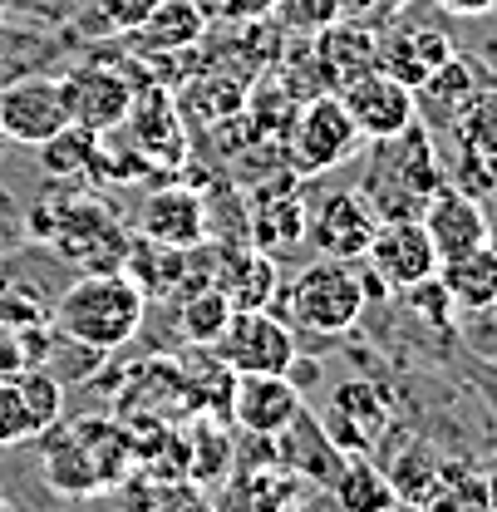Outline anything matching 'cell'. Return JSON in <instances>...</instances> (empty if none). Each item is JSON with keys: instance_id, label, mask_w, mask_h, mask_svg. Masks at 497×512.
I'll list each match as a JSON object with an SVG mask.
<instances>
[{"instance_id": "cell-11", "label": "cell", "mask_w": 497, "mask_h": 512, "mask_svg": "<svg viewBox=\"0 0 497 512\" xmlns=\"http://www.w3.org/2000/svg\"><path fill=\"white\" fill-rule=\"evenodd\" d=\"M64 414V384L50 370L0 375V448L35 444Z\"/></svg>"}, {"instance_id": "cell-17", "label": "cell", "mask_w": 497, "mask_h": 512, "mask_svg": "<svg viewBox=\"0 0 497 512\" xmlns=\"http://www.w3.org/2000/svg\"><path fill=\"white\" fill-rule=\"evenodd\" d=\"M419 222H424V232H429V242H434L438 261L463 256V252H473V247H488V242H493V222H488L483 202H478L473 192L453 188V183H443V188L429 197V207H424Z\"/></svg>"}, {"instance_id": "cell-24", "label": "cell", "mask_w": 497, "mask_h": 512, "mask_svg": "<svg viewBox=\"0 0 497 512\" xmlns=\"http://www.w3.org/2000/svg\"><path fill=\"white\" fill-rule=\"evenodd\" d=\"M192 252H178V247H163V242H153V237H128L124 247V271L128 281L143 291V301H163V296H173L178 286H183V276H192Z\"/></svg>"}, {"instance_id": "cell-16", "label": "cell", "mask_w": 497, "mask_h": 512, "mask_svg": "<svg viewBox=\"0 0 497 512\" xmlns=\"http://www.w3.org/2000/svg\"><path fill=\"white\" fill-rule=\"evenodd\" d=\"M64 109H69V124L89 128V133H109L128 119V104H133V84L124 74L104 69V64H84L74 69L69 79H60Z\"/></svg>"}, {"instance_id": "cell-18", "label": "cell", "mask_w": 497, "mask_h": 512, "mask_svg": "<svg viewBox=\"0 0 497 512\" xmlns=\"http://www.w3.org/2000/svg\"><path fill=\"white\" fill-rule=\"evenodd\" d=\"M276 256L256 252L251 242H232V247H217L212 252V286L227 296L232 311H266L281 291L276 281Z\"/></svg>"}, {"instance_id": "cell-12", "label": "cell", "mask_w": 497, "mask_h": 512, "mask_svg": "<svg viewBox=\"0 0 497 512\" xmlns=\"http://www.w3.org/2000/svg\"><path fill=\"white\" fill-rule=\"evenodd\" d=\"M340 104H345V114L355 119V128H360L365 143L389 138V133H399V128H409L414 119H419V99H414V89L399 84V79L384 74V69H370V74L350 79V84L340 89Z\"/></svg>"}, {"instance_id": "cell-7", "label": "cell", "mask_w": 497, "mask_h": 512, "mask_svg": "<svg viewBox=\"0 0 497 512\" xmlns=\"http://www.w3.org/2000/svg\"><path fill=\"white\" fill-rule=\"evenodd\" d=\"M232 375H291L301 350H296V330L266 311H232L227 325L217 330V340L207 345Z\"/></svg>"}, {"instance_id": "cell-22", "label": "cell", "mask_w": 497, "mask_h": 512, "mask_svg": "<svg viewBox=\"0 0 497 512\" xmlns=\"http://www.w3.org/2000/svg\"><path fill=\"white\" fill-rule=\"evenodd\" d=\"M453 55V40L434 30V25H394V30H379V69L394 74L399 84L419 89L438 64Z\"/></svg>"}, {"instance_id": "cell-8", "label": "cell", "mask_w": 497, "mask_h": 512, "mask_svg": "<svg viewBox=\"0 0 497 512\" xmlns=\"http://www.w3.org/2000/svg\"><path fill=\"white\" fill-rule=\"evenodd\" d=\"M306 237V192L291 168L266 173L247 192V242L256 252L276 256Z\"/></svg>"}, {"instance_id": "cell-6", "label": "cell", "mask_w": 497, "mask_h": 512, "mask_svg": "<svg viewBox=\"0 0 497 512\" xmlns=\"http://www.w3.org/2000/svg\"><path fill=\"white\" fill-rule=\"evenodd\" d=\"M35 227H40V237L55 242V252L69 256L84 271H119L124 266L128 232L119 227V217L104 202H94V197H64V202L40 207Z\"/></svg>"}, {"instance_id": "cell-9", "label": "cell", "mask_w": 497, "mask_h": 512, "mask_svg": "<svg viewBox=\"0 0 497 512\" xmlns=\"http://www.w3.org/2000/svg\"><path fill=\"white\" fill-rule=\"evenodd\" d=\"M365 261H370V276L384 291H414L429 276H438V252L419 217L379 222L370 247H365Z\"/></svg>"}, {"instance_id": "cell-21", "label": "cell", "mask_w": 497, "mask_h": 512, "mask_svg": "<svg viewBox=\"0 0 497 512\" xmlns=\"http://www.w3.org/2000/svg\"><path fill=\"white\" fill-rule=\"evenodd\" d=\"M124 124H133V143H138V153H143L148 163H158V168H178V163H183L187 128H183V114L173 109V94H168V89H143V94H133Z\"/></svg>"}, {"instance_id": "cell-10", "label": "cell", "mask_w": 497, "mask_h": 512, "mask_svg": "<svg viewBox=\"0 0 497 512\" xmlns=\"http://www.w3.org/2000/svg\"><path fill=\"white\" fill-rule=\"evenodd\" d=\"M374 227H379V217L360 197V188H335L320 192L306 207V237L301 242H311L320 256H335V261H360Z\"/></svg>"}, {"instance_id": "cell-23", "label": "cell", "mask_w": 497, "mask_h": 512, "mask_svg": "<svg viewBox=\"0 0 497 512\" xmlns=\"http://www.w3.org/2000/svg\"><path fill=\"white\" fill-rule=\"evenodd\" d=\"M384 424H389V399H384L379 384H340V389H335L325 434L345 448V453L370 448L374 439L384 434Z\"/></svg>"}, {"instance_id": "cell-19", "label": "cell", "mask_w": 497, "mask_h": 512, "mask_svg": "<svg viewBox=\"0 0 497 512\" xmlns=\"http://www.w3.org/2000/svg\"><path fill=\"white\" fill-rule=\"evenodd\" d=\"M311 55L320 69V84L330 94H340L350 79L379 69V30L374 25H355V20H330L325 30L311 35Z\"/></svg>"}, {"instance_id": "cell-43", "label": "cell", "mask_w": 497, "mask_h": 512, "mask_svg": "<svg viewBox=\"0 0 497 512\" xmlns=\"http://www.w3.org/2000/svg\"><path fill=\"white\" fill-rule=\"evenodd\" d=\"M399 5H409V0H399Z\"/></svg>"}, {"instance_id": "cell-29", "label": "cell", "mask_w": 497, "mask_h": 512, "mask_svg": "<svg viewBox=\"0 0 497 512\" xmlns=\"http://www.w3.org/2000/svg\"><path fill=\"white\" fill-rule=\"evenodd\" d=\"M124 503L128 512H217L192 478H153V473H138V468L128 473Z\"/></svg>"}, {"instance_id": "cell-27", "label": "cell", "mask_w": 497, "mask_h": 512, "mask_svg": "<svg viewBox=\"0 0 497 512\" xmlns=\"http://www.w3.org/2000/svg\"><path fill=\"white\" fill-rule=\"evenodd\" d=\"M448 128H453L458 153H473V158L497 168V84L483 79L473 94H463L448 109Z\"/></svg>"}, {"instance_id": "cell-44", "label": "cell", "mask_w": 497, "mask_h": 512, "mask_svg": "<svg viewBox=\"0 0 497 512\" xmlns=\"http://www.w3.org/2000/svg\"><path fill=\"white\" fill-rule=\"evenodd\" d=\"M0 143H5V133H0Z\"/></svg>"}, {"instance_id": "cell-28", "label": "cell", "mask_w": 497, "mask_h": 512, "mask_svg": "<svg viewBox=\"0 0 497 512\" xmlns=\"http://www.w3.org/2000/svg\"><path fill=\"white\" fill-rule=\"evenodd\" d=\"M178 439H183V478H192L197 488L202 483H222L232 473V434H227V424L217 414H202Z\"/></svg>"}, {"instance_id": "cell-1", "label": "cell", "mask_w": 497, "mask_h": 512, "mask_svg": "<svg viewBox=\"0 0 497 512\" xmlns=\"http://www.w3.org/2000/svg\"><path fill=\"white\" fill-rule=\"evenodd\" d=\"M40 473L64 498H94L109 488H124L133 473V444L128 424L114 414H84V419H55L40 439Z\"/></svg>"}, {"instance_id": "cell-39", "label": "cell", "mask_w": 497, "mask_h": 512, "mask_svg": "<svg viewBox=\"0 0 497 512\" xmlns=\"http://www.w3.org/2000/svg\"><path fill=\"white\" fill-rule=\"evenodd\" d=\"M394 10H399V0H335V15L340 20H355V25H384V20H394Z\"/></svg>"}, {"instance_id": "cell-36", "label": "cell", "mask_w": 497, "mask_h": 512, "mask_svg": "<svg viewBox=\"0 0 497 512\" xmlns=\"http://www.w3.org/2000/svg\"><path fill=\"white\" fill-rule=\"evenodd\" d=\"M242 503L251 512H296L301 508V478L286 473V468L251 473V483L242 488Z\"/></svg>"}, {"instance_id": "cell-5", "label": "cell", "mask_w": 497, "mask_h": 512, "mask_svg": "<svg viewBox=\"0 0 497 512\" xmlns=\"http://www.w3.org/2000/svg\"><path fill=\"white\" fill-rule=\"evenodd\" d=\"M360 143H365V138H360L355 119L345 114L340 94L320 89L311 99H301L296 119H291L286 138H281V158H286V168L306 183V178H320V173L350 163V158L360 153Z\"/></svg>"}, {"instance_id": "cell-32", "label": "cell", "mask_w": 497, "mask_h": 512, "mask_svg": "<svg viewBox=\"0 0 497 512\" xmlns=\"http://www.w3.org/2000/svg\"><path fill=\"white\" fill-rule=\"evenodd\" d=\"M227 316H232V306H227V296H222L212 281L183 291V301H178V325H183L187 345H212L217 330L227 325Z\"/></svg>"}, {"instance_id": "cell-35", "label": "cell", "mask_w": 497, "mask_h": 512, "mask_svg": "<svg viewBox=\"0 0 497 512\" xmlns=\"http://www.w3.org/2000/svg\"><path fill=\"white\" fill-rule=\"evenodd\" d=\"M94 158H99V133H89V128H79V124L60 128L50 143H40V163L50 173H60V178L94 168Z\"/></svg>"}, {"instance_id": "cell-4", "label": "cell", "mask_w": 497, "mask_h": 512, "mask_svg": "<svg viewBox=\"0 0 497 512\" xmlns=\"http://www.w3.org/2000/svg\"><path fill=\"white\" fill-rule=\"evenodd\" d=\"M276 296H281L286 325H301L311 335H345L370 306V276L355 271L350 261L320 256L311 266H301L291 276V286Z\"/></svg>"}, {"instance_id": "cell-30", "label": "cell", "mask_w": 497, "mask_h": 512, "mask_svg": "<svg viewBox=\"0 0 497 512\" xmlns=\"http://www.w3.org/2000/svg\"><path fill=\"white\" fill-rule=\"evenodd\" d=\"M330 493H335L340 512H389L399 503L394 488H389V473L374 468L370 458H360V453L345 458V468H340V478L330 483Z\"/></svg>"}, {"instance_id": "cell-34", "label": "cell", "mask_w": 497, "mask_h": 512, "mask_svg": "<svg viewBox=\"0 0 497 512\" xmlns=\"http://www.w3.org/2000/svg\"><path fill=\"white\" fill-rule=\"evenodd\" d=\"M438 473H443V458H438L434 448L409 444L399 458H394V468H389V488H394L399 503L419 508V503L429 498V488L438 483Z\"/></svg>"}, {"instance_id": "cell-2", "label": "cell", "mask_w": 497, "mask_h": 512, "mask_svg": "<svg viewBox=\"0 0 497 512\" xmlns=\"http://www.w3.org/2000/svg\"><path fill=\"white\" fill-rule=\"evenodd\" d=\"M443 183H448V168L438 158L434 133L424 128V119H414L409 128L370 143L360 197L370 202V212L379 222H399V217H424L429 197Z\"/></svg>"}, {"instance_id": "cell-41", "label": "cell", "mask_w": 497, "mask_h": 512, "mask_svg": "<svg viewBox=\"0 0 497 512\" xmlns=\"http://www.w3.org/2000/svg\"><path fill=\"white\" fill-rule=\"evenodd\" d=\"M438 10H448V15H488L497 10V0H434Z\"/></svg>"}, {"instance_id": "cell-3", "label": "cell", "mask_w": 497, "mask_h": 512, "mask_svg": "<svg viewBox=\"0 0 497 512\" xmlns=\"http://www.w3.org/2000/svg\"><path fill=\"white\" fill-rule=\"evenodd\" d=\"M143 291L128 281L124 271H84L55 306V325H60L64 340H74L79 350H94V355H109V350H124L128 340L138 335L143 325Z\"/></svg>"}, {"instance_id": "cell-45", "label": "cell", "mask_w": 497, "mask_h": 512, "mask_svg": "<svg viewBox=\"0 0 497 512\" xmlns=\"http://www.w3.org/2000/svg\"><path fill=\"white\" fill-rule=\"evenodd\" d=\"M493 192H497V183H493Z\"/></svg>"}, {"instance_id": "cell-25", "label": "cell", "mask_w": 497, "mask_h": 512, "mask_svg": "<svg viewBox=\"0 0 497 512\" xmlns=\"http://www.w3.org/2000/svg\"><path fill=\"white\" fill-rule=\"evenodd\" d=\"M202 35H207V10H202L197 0H158V5L128 30V40H133L138 50H158V55L192 50Z\"/></svg>"}, {"instance_id": "cell-33", "label": "cell", "mask_w": 497, "mask_h": 512, "mask_svg": "<svg viewBox=\"0 0 497 512\" xmlns=\"http://www.w3.org/2000/svg\"><path fill=\"white\" fill-rule=\"evenodd\" d=\"M478 84H483V69L453 50V55H448V60L438 64L434 74L414 89V99H419V104H429V109H438V114H448V109H453L463 94H473Z\"/></svg>"}, {"instance_id": "cell-37", "label": "cell", "mask_w": 497, "mask_h": 512, "mask_svg": "<svg viewBox=\"0 0 497 512\" xmlns=\"http://www.w3.org/2000/svg\"><path fill=\"white\" fill-rule=\"evenodd\" d=\"M271 15H276V25L291 30L296 40H301V35L311 40L315 30H325L330 20H340V15H335V0H276Z\"/></svg>"}, {"instance_id": "cell-15", "label": "cell", "mask_w": 497, "mask_h": 512, "mask_svg": "<svg viewBox=\"0 0 497 512\" xmlns=\"http://www.w3.org/2000/svg\"><path fill=\"white\" fill-rule=\"evenodd\" d=\"M138 232L163 242V247H178V252H202L212 227H207V202L202 192L173 183V188H158L143 197V212H138Z\"/></svg>"}, {"instance_id": "cell-14", "label": "cell", "mask_w": 497, "mask_h": 512, "mask_svg": "<svg viewBox=\"0 0 497 512\" xmlns=\"http://www.w3.org/2000/svg\"><path fill=\"white\" fill-rule=\"evenodd\" d=\"M301 414V384L291 375H237L227 419L251 439H276L291 419Z\"/></svg>"}, {"instance_id": "cell-20", "label": "cell", "mask_w": 497, "mask_h": 512, "mask_svg": "<svg viewBox=\"0 0 497 512\" xmlns=\"http://www.w3.org/2000/svg\"><path fill=\"white\" fill-rule=\"evenodd\" d=\"M276 444V463L286 468V473H296V478H311L320 488H330L335 478H340V468H345V448L335 444L330 434H325V424L315 419L311 409L301 404V414L271 439Z\"/></svg>"}, {"instance_id": "cell-26", "label": "cell", "mask_w": 497, "mask_h": 512, "mask_svg": "<svg viewBox=\"0 0 497 512\" xmlns=\"http://www.w3.org/2000/svg\"><path fill=\"white\" fill-rule=\"evenodd\" d=\"M438 286L448 291L453 311H493L497 306V247H473V252L438 261Z\"/></svg>"}, {"instance_id": "cell-31", "label": "cell", "mask_w": 497, "mask_h": 512, "mask_svg": "<svg viewBox=\"0 0 497 512\" xmlns=\"http://www.w3.org/2000/svg\"><path fill=\"white\" fill-rule=\"evenodd\" d=\"M419 512H493V493L488 478L458 463H443L438 483L429 488V498L419 503Z\"/></svg>"}, {"instance_id": "cell-40", "label": "cell", "mask_w": 497, "mask_h": 512, "mask_svg": "<svg viewBox=\"0 0 497 512\" xmlns=\"http://www.w3.org/2000/svg\"><path fill=\"white\" fill-rule=\"evenodd\" d=\"M276 0H217V15L222 20H266Z\"/></svg>"}, {"instance_id": "cell-38", "label": "cell", "mask_w": 497, "mask_h": 512, "mask_svg": "<svg viewBox=\"0 0 497 512\" xmlns=\"http://www.w3.org/2000/svg\"><path fill=\"white\" fill-rule=\"evenodd\" d=\"M158 0H89V15L104 35H128Z\"/></svg>"}, {"instance_id": "cell-42", "label": "cell", "mask_w": 497, "mask_h": 512, "mask_svg": "<svg viewBox=\"0 0 497 512\" xmlns=\"http://www.w3.org/2000/svg\"><path fill=\"white\" fill-rule=\"evenodd\" d=\"M488 493H493V512H497V473L488 478Z\"/></svg>"}, {"instance_id": "cell-13", "label": "cell", "mask_w": 497, "mask_h": 512, "mask_svg": "<svg viewBox=\"0 0 497 512\" xmlns=\"http://www.w3.org/2000/svg\"><path fill=\"white\" fill-rule=\"evenodd\" d=\"M60 128H69L60 79H15V84L0 89V133H5V143L40 148Z\"/></svg>"}]
</instances>
